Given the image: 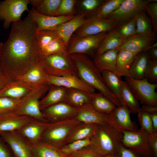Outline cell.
Wrapping results in <instances>:
<instances>
[{"mask_svg": "<svg viewBox=\"0 0 157 157\" xmlns=\"http://www.w3.org/2000/svg\"><path fill=\"white\" fill-rule=\"evenodd\" d=\"M36 24L29 15L13 23L9 36L2 42L0 67L10 79L39 62L35 47Z\"/></svg>", "mask_w": 157, "mask_h": 157, "instance_id": "obj_1", "label": "cell"}, {"mask_svg": "<svg viewBox=\"0 0 157 157\" xmlns=\"http://www.w3.org/2000/svg\"><path fill=\"white\" fill-rule=\"evenodd\" d=\"M76 66L78 76L87 84L99 90L117 107L122 105L107 86L101 72L87 55L74 53L69 55Z\"/></svg>", "mask_w": 157, "mask_h": 157, "instance_id": "obj_2", "label": "cell"}, {"mask_svg": "<svg viewBox=\"0 0 157 157\" xmlns=\"http://www.w3.org/2000/svg\"><path fill=\"white\" fill-rule=\"evenodd\" d=\"M122 133L108 123L98 124L91 138L90 147L100 156L114 155L118 146L122 144Z\"/></svg>", "mask_w": 157, "mask_h": 157, "instance_id": "obj_3", "label": "cell"}, {"mask_svg": "<svg viewBox=\"0 0 157 157\" xmlns=\"http://www.w3.org/2000/svg\"><path fill=\"white\" fill-rule=\"evenodd\" d=\"M80 123L75 118L49 123L42 134L41 142L59 149L66 144L72 132Z\"/></svg>", "mask_w": 157, "mask_h": 157, "instance_id": "obj_4", "label": "cell"}, {"mask_svg": "<svg viewBox=\"0 0 157 157\" xmlns=\"http://www.w3.org/2000/svg\"><path fill=\"white\" fill-rule=\"evenodd\" d=\"M39 62L45 72L49 75H78L74 63L67 52L39 56Z\"/></svg>", "mask_w": 157, "mask_h": 157, "instance_id": "obj_5", "label": "cell"}, {"mask_svg": "<svg viewBox=\"0 0 157 157\" xmlns=\"http://www.w3.org/2000/svg\"><path fill=\"white\" fill-rule=\"evenodd\" d=\"M49 87L48 85H44L36 87L28 95L20 99L13 112L19 115L47 121L44 118L40 109L39 101L41 97L48 91Z\"/></svg>", "mask_w": 157, "mask_h": 157, "instance_id": "obj_6", "label": "cell"}, {"mask_svg": "<svg viewBox=\"0 0 157 157\" xmlns=\"http://www.w3.org/2000/svg\"><path fill=\"white\" fill-rule=\"evenodd\" d=\"M108 32L83 36L72 35L67 47V54L76 53L93 55L99 47Z\"/></svg>", "mask_w": 157, "mask_h": 157, "instance_id": "obj_7", "label": "cell"}, {"mask_svg": "<svg viewBox=\"0 0 157 157\" xmlns=\"http://www.w3.org/2000/svg\"><path fill=\"white\" fill-rule=\"evenodd\" d=\"M121 131L122 145L132 149L141 157H153L149 143V134L140 129L136 131Z\"/></svg>", "mask_w": 157, "mask_h": 157, "instance_id": "obj_8", "label": "cell"}, {"mask_svg": "<svg viewBox=\"0 0 157 157\" xmlns=\"http://www.w3.org/2000/svg\"><path fill=\"white\" fill-rule=\"evenodd\" d=\"M153 0H124L118 8L106 19L114 21L119 26L145 11L147 4Z\"/></svg>", "mask_w": 157, "mask_h": 157, "instance_id": "obj_9", "label": "cell"}, {"mask_svg": "<svg viewBox=\"0 0 157 157\" xmlns=\"http://www.w3.org/2000/svg\"><path fill=\"white\" fill-rule=\"evenodd\" d=\"M125 79L139 101L144 105L157 107V83H150L146 78L137 79L128 77Z\"/></svg>", "mask_w": 157, "mask_h": 157, "instance_id": "obj_10", "label": "cell"}, {"mask_svg": "<svg viewBox=\"0 0 157 157\" xmlns=\"http://www.w3.org/2000/svg\"><path fill=\"white\" fill-rule=\"evenodd\" d=\"M30 0H5L0 1V19L3 26L8 29L13 23L21 21L25 11H29L28 5Z\"/></svg>", "mask_w": 157, "mask_h": 157, "instance_id": "obj_11", "label": "cell"}, {"mask_svg": "<svg viewBox=\"0 0 157 157\" xmlns=\"http://www.w3.org/2000/svg\"><path fill=\"white\" fill-rule=\"evenodd\" d=\"M118 26L114 21L102 18L96 15L87 19L83 24L76 31V35L86 36L108 32Z\"/></svg>", "mask_w": 157, "mask_h": 157, "instance_id": "obj_12", "label": "cell"}, {"mask_svg": "<svg viewBox=\"0 0 157 157\" xmlns=\"http://www.w3.org/2000/svg\"><path fill=\"white\" fill-rule=\"evenodd\" d=\"M78 111V109L74 108L65 102L54 104L41 110L44 118L49 123L75 118Z\"/></svg>", "mask_w": 157, "mask_h": 157, "instance_id": "obj_13", "label": "cell"}, {"mask_svg": "<svg viewBox=\"0 0 157 157\" xmlns=\"http://www.w3.org/2000/svg\"><path fill=\"white\" fill-rule=\"evenodd\" d=\"M15 157H33L27 142L15 131L0 132Z\"/></svg>", "mask_w": 157, "mask_h": 157, "instance_id": "obj_14", "label": "cell"}, {"mask_svg": "<svg viewBox=\"0 0 157 157\" xmlns=\"http://www.w3.org/2000/svg\"><path fill=\"white\" fill-rule=\"evenodd\" d=\"M46 84L48 85H54L62 86L68 89L79 90L90 93H94L96 90L86 83L77 75L63 76L48 75Z\"/></svg>", "mask_w": 157, "mask_h": 157, "instance_id": "obj_15", "label": "cell"}, {"mask_svg": "<svg viewBox=\"0 0 157 157\" xmlns=\"http://www.w3.org/2000/svg\"><path fill=\"white\" fill-rule=\"evenodd\" d=\"M49 123L33 118L21 128L15 131L27 142H41L42 134Z\"/></svg>", "mask_w": 157, "mask_h": 157, "instance_id": "obj_16", "label": "cell"}, {"mask_svg": "<svg viewBox=\"0 0 157 157\" xmlns=\"http://www.w3.org/2000/svg\"><path fill=\"white\" fill-rule=\"evenodd\" d=\"M28 14L36 24V32L42 30H52L58 25L71 19L74 17V15L55 16L44 15L38 13L33 7L28 11Z\"/></svg>", "mask_w": 157, "mask_h": 157, "instance_id": "obj_17", "label": "cell"}, {"mask_svg": "<svg viewBox=\"0 0 157 157\" xmlns=\"http://www.w3.org/2000/svg\"><path fill=\"white\" fill-rule=\"evenodd\" d=\"M130 110L122 105L117 107L110 115V124L120 131H136L138 129L131 120Z\"/></svg>", "mask_w": 157, "mask_h": 157, "instance_id": "obj_18", "label": "cell"}, {"mask_svg": "<svg viewBox=\"0 0 157 157\" xmlns=\"http://www.w3.org/2000/svg\"><path fill=\"white\" fill-rule=\"evenodd\" d=\"M48 75L44 72L38 63L24 72L11 78V80L20 81L35 87L46 84Z\"/></svg>", "mask_w": 157, "mask_h": 157, "instance_id": "obj_19", "label": "cell"}, {"mask_svg": "<svg viewBox=\"0 0 157 157\" xmlns=\"http://www.w3.org/2000/svg\"><path fill=\"white\" fill-rule=\"evenodd\" d=\"M75 118L80 123L88 124H109L110 120V115L97 111L93 108L90 103L78 108Z\"/></svg>", "mask_w": 157, "mask_h": 157, "instance_id": "obj_20", "label": "cell"}, {"mask_svg": "<svg viewBox=\"0 0 157 157\" xmlns=\"http://www.w3.org/2000/svg\"><path fill=\"white\" fill-rule=\"evenodd\" d=\"M85 16L80 14L71 19L58 25L52 30L54 31L63 40L67 47L69 40L75 31H77L86 19Z\"/></svg>", "mask_w": 157, "mask_h": 157, "instance_id": "obj_21", "label": "cell"}, {"mask_svg": "<svg viewBox=\"0 0 157 157\" xmlns=\"http://www.w3.org/2000/svg\"><path fill=\"white\" fill-rule=\"evenodd\" d=\"M33 118L14 112L0 114V132L17 130Z\"/></svg>", "mask_w": 157, "mask_h": 157, "instance_id": "obj_22", "label": "cell"}, {"mask_svg": "<svg viewBox=\"0 0 157 157\" xmlns=\"http://www.w3.org/2000/svg\"><path fill=\"white\" fill-rule=\"evenodd\" d=\"M155 39L136 34L126 39L117 50L139 54L145 51L149 46L153 43Z\"/></svg>", "mask_w": 157, "mask_h": 157, "instance_id": "obj_23", "label": "cell"}, {"mask_svg": "<svg viewBox=\"0 0 157 157\" xmlns=\"http://www.w3.org/2000/svg\"><path fill=\"white\" fill-rule=\"evenodd\" d=\"M36 87L18 81L10 80L0 91V97L21 99L28 95Z\"/></svg>", "mask_w": 157, "mask_h": 157, "instance_id": "obj_24", "label": "cell"}, {"mask_svg": "<svg viewBox=\"0 0 157 157\" xmlns=\"http://www.w3.org/2000/svg\"><path fill=\"white\" fill-rule=\"evenodd\" d=\"M48 93L39 101L41 110L54 104L65 102L68 89L64 87L50 85Z\"/></svg>", "mask_w": 157, "mask_h": 157, "instance_id": "obj_25", "label": "cell"}, {"mask_svg": "<svg viewBox=\"0 0 157 157\" xmlns=\"http://www.w3.org/2000/svg\"><path fill=\"white\" fill-rule=\"evenodd\" d=\"M138 54L124 50L118 51L115 69L113 72L119 77H130L129 69L134 60Z\"/></svg>", "mask_w": 157, "mask_h": 157, "instance_id": "obj_26", "label": "cell"}, {"mask_svg": "<svg viewBox=\"0 0 157 157\" xmlns=\"http://www.w3.org/2000/svg\"><path fill=\"white\" fill-rule=\"evenodd\" d=\"M118 52L116 49L107 51L100 55L95 56L93 62L101 73L105 71L113 72L116 68Z\"/></svg>", "mask_w": 157, "mask_h": 157, "instance_id": "obj_27", "label": "cell"}, {"mask_svg": "<svg viewBox=\"0 0 157 157\" xmlns=\"http://www.w3.org/2000/svg\"><path fill=\"white\" fill-rule=\"evenodd\" d=\"M150 59L148 51L138 54L132 62L129 69L130 77L141 79L145 78V73Z\"/></svg>", "mask_w": 157, "mask_h": 157, "instance_id": "obj_28", "label": "cell"}, {"mask_svg": "<svg viewBox=\"0 0 157 157\" xmlns=\"http://www.w3.org/2000/svg\"><path fill=\"white\" fill-rule=\"evenodd\" d=\"M93 94L79 90L68 89L65 102L74 108L78 109L90 103Z\"/></svg>", "mask_w": 157, "mask_h": 157, "instance_id": "obj_29", "label": "cell"}, {"mask_svg": "<svg viewBox=\"0 0 157 157\" xmlns=\"http://www.w3.org/2000/svg\"><path fill=\"white\" fill-rule=\"evenodd\" d=\"M27 142L33 157H69L62 154L59 149L42 142Z\"/></svg>", "mask_w": 157, "mask_h": 157, "instance_id": "obj_30", "label": "cell"}, {"mask_svg": "<svg viewBox=\"0 0 157 157\" xmlns=\"http://www.w3.org/2000/svg\"><path fill=\"white\" fill-rule=\"evenodd\" d=\"M125 40L118 35L115 28L108 31L97 51L95 56L100 55L108 51L117 49Z\"/></svg>", "mask_w": 157, "mask_h": 157, "instance_id": "obj_31", "label": "cell"}, {"mask_svg": "<svg viewBox=\"0 0 157 157\" xmlns=\"http://www.w3.org/2000/svg\"><path fill=\"white\" fill-rule=\"evenodd\" d=\"M97 125V124L80 123L72 132L66 144L76 140L91 138L96 132Z\"/></svg>", "mask_w": 157, "mask_h": 157, "instance_id": "obj_32", "label": "cell"}, {"mask_svg": "<svg viewBox=\"0 0 157 157\" xmlns=\"http://www.w3.org/2000/svg\"><path fill=\"white\" fill-rule=\"evenodd\" d=\"M90 104L97 111L108 115H110L117 107L115 104L100 92L92 94Z\"/></svg>", "mask_w": 157, "mask_h": 157, "instance_id": "obj_33", "label": "cell"}, {"mask_svg": "<svg viewBox=\"0 0 157 157\" xmlns=\"http://www.w3.org/2000/svg\"><path fill=\"white\" fill-rule=\"evenodd\" d=\"M121 95L123 105L127 107L131 113H136L140 110L139 101L126 83L123 81Z\"/></svg>", "mask_w": 157, "mask_h": 157, "instance_id": "obj_34", "label": "cell"}, {"mask_svg": "<svg viewBox=\"0 0 157 157\" xmlns=\"http://www.w3.org/2000/svg\"><path fill=\"white\" fill-rule=\"evenodd\" d=\"M108 88L123 105L121 92L122 81L113 72L105 71L101 73Z\"/></svg>", "mask_w": 157, "mask_h": 157, "instance_id": "obj_35", "label": "cell"}, {"mask_svg": "<svg viewBox=\"0 0 157 157\" xmlns=\"http://www.w3.org/2000/svg\"><path fill=\"white\" fill-rule=\"evenodd\" d=\"M136 34L155 38L154 34L152 24L145 11L138 15L136 19Z\"/></svg>", "mask_w": 157, "mask_h": 157, "instance_id": "obj_36", "label": "cell"}, {"mask_svg": "<svg viewBox=\"0 0 157 157\" xmlns=\"http://www.w3.org/2000/svg\"><path fill=\"white\" fill-rule=\"evenodd\" d=\"M67 47L62 39L58 36L51 40L41 51L39 57L59 54L67 52Z\"/></svg>", "mask_w": 157, "mask_h": 157, "instance_id": "obj_37", "label": "cell"}, {"mask_svg": "<svg viewBox=\"0 0 157 157\" xmlns=\"http://www.w3.org/2000/svg\"><path fill=\"white\" fill-rule=\"evenodd\" d=\"M62 0H40L37 6L34 8L36 11L44 15L55 16Z\"/></svg>", "mask_w": 157, "mask_h": 157, "instance_id": "obj_38", "label": "cell"}, {"mask_svg": "<svg viewBox=\"0 0 157 157\" xmlns=\"http://www.w3.org/2000/svg\"><path fill=\"white\" fill-rule=\"evenodd\" d=\"M58 36L56 33L52 30H45L36 32L35 47L38 56L43 49L51 40Z\"/></svg>", "mask_w": 157, "mask_h": 157, "instance_id": "obj_39", "label": "cell"}, {"mask_svg": "<svg viewBox=\"0 0 157 157\" xmlns=\"http://www.w3.org/2000/svg\"><path fill=\"white\" fill-rule=\"evenodd\" d=\"M104 0H82L78 2V9L80 14L90 17L96 15L97 11Z\"/></svg>", "mask_w": 157, "mask_h": 157, "instance_id": "obj_40", "label": "cell"}, {"mask_svg": "<svg viewBox=\"0 0 157 157\" xmlns=\"http://www.w3.org/2000/svg\"><path fill=\"white\" fill-rule=\"evenodd\" d=\"M91 138L74 141L65 144L59 150L64 155L68 156L72 154L91 145Z\"/></svg>", "mask_w": 157, "mask_h": 157, "instance_id": "obj_41", "label": "cell"}, {"mask_svg": "<svg viewBox=\"0 0 157 157\" xmlns=\"http://www.w3.org/2000/svg\"><path fill=\"white\" fill-rule=\"evenodd\" d=\"M124 0H106L98 8L96 15L99 17L106 19L112 13L119 7Z\"/></svg>", "mask_w": 157, "mask_h": 157, "instance_id": "obj_42", "label": "cell"}, {"mask_svg": "<svg viewBox=\"0 0 157 157\" xmlns=\"http://www.w3.org/2000/svg\"><path fill=\"white\" fill-rule=\"evenodd\" d=\"M137 15L115 28L117 33L123 39L125 40L136 34V22Z\"/></svg>", "mask_w": 157, "mask_h": 157, "instance_id": "obj_43", "label": "cell"}, {"mask_svg": "<svg viewBox=\"0 0 157 157\" xmlns=\"http://www.w3.org/2000/svg\"><path fill=\"white\" fill-rule=\"evenodd\" d=\"M77 1L76 0H62L56 16L73 15Z\"/></svg>", "mask_w": 157, "mask_h": 157, "instance_id": "obj_44", "label": "cell"}, {"mask_svg": "<svg viewBox=\"0 0 157 157\" xmlns=\"http://www.w3.org/2000/svg\"><path fill=\"white\" fill-rule=\"evenodd\" d=\"M140 129L151 134L154 133L153 125L150 116L147 112L140 109L137 113Z\"/></svg>", "mask_w": 157, "mask_h": 157, "instance_id": "obj_45", "label": "cell"}, {"mask_svg": "<svg viewBox=\"0 0 157 157\" xmlns=\"http://www.w3.org/2000/svg\"><path fill=\"white\" fill-rule=\"evenodd\" d=\"M21 99H13L5 97H0V114L13 112Z\"/></svg>", "mask_w": 157, "mask_h": 157, "instance_id": "obj_46", "label": "cell"}, {"mask_svg": "<svg viewBox=\"0 0 157 157\" xmlns=\"http://www.w3.org/2000/svg\"><path fill=\"white\" fill-rule=\"evenodd\" d=\"M157 0L148 3L146 6L145 10L149 14L151 21L154 34L156 36L157 33Z\"/></svg>", "mask_w": 157, "mask_h": 157, "instance_id": "obj_47", "label": "cell"}, {"mask_svg": "<svg viewBox=\"0 0 157 157\" xmlns=\"http://www.w3.org/2000/svg\"><path fill=\"white\" fill-rule=\"evenodd\" d=\"M145 78L148 79L153 83L157 81V61L150 59L145 73Z\"/></svg>", "mask_w": 157, "mask_h": 157, "instance_id": "obj_48", "label": "cell"}, {"mask_svg": "<svg viewBox=\"0 0 157 157\" xmlns=\"http://www.w3.org/2000/svg\"><path fill=\"white\" fill-rule=\"evenodd\" d=\"M114 156L115 157H141L133 151L122 144L117 147Z\"/></svg>", "mask_w": 157, "mask_h": 157, "instance_id": "obj_49", "label": "cell"}, {"mask_svg": "<svg viewBox=\"0 0 157 157\" xmlns=\"http://www.w3.org/2000/svg\"><path fill=\"white\" fill-rule=\"evenodd\" d=\"M141 109L149 114L152 121L154 132H157V107L144 105Z\"/></svg>", "mask_w": 157, "mask_h": 157, "instance_id": "obj_50", "label": "cell"}, {"mask_svg": "<svg viewBox=\"0 0 157 157\" xmlns=\"http://www.w3.org/2000/svg\"><path fill=\"white\" fill-rule=\"evenodd\" d=\"M69 157H100L90 146L78 151L68 156Z\"/></svg>", "mask_w": 157, "mask_h": 157, "instance_id": "obj_51", "label": "cell"}, {"mask_svg": "<svg viewBox=\"0 0 157 157\" xmlns=\"http://www.w3.org/2000/svg\"><path fill=\"white\" fill-rule=\"evenodd\" d=\"M149 141L153 157H157V132L149 134Z\"/></svg>", "mask_w": 157, "mask_h": 157, "instance_id": "obj_52", "label": "cell"}, {"mask_svg": "<svg viewBox=\"0 0 157 157\" xmlns=\"http://www.w3.org/2000/svg\"><path fill=\"white\" fill-rule=\"evenodd\" d=\"M0 157H15L8 146L0 136Z\"/></svg>", "mask_w": 157, "mask_h": 157, "instance_id": "obj_53", "label": "cell"}, {"mask_svg": "<svg viewBox=\"0 0 157 157\" xmlns=\"http://www.w3.org/2000/svg\"><path fill=\"white\" fill-rule=\"evenodd\" d=\"M10 81L9 78L3 69L0 67V91Z\"/></svg>", "mask_w": 157, "mask_h": 157, "instance_id": "obj_54", "label": "cell"}, {"mask_svg": "<svg viewBox=\"0 0 157 157\" xmlns=\"http://www.w3.org/2000/svg\"><path fill=\"white\" fill-rule=\"evenodd\" d=\"M151 60L157 61V47L149 49L147 51Z\"/></svg>", "mask_w": 157, "mask_h": 157, "instance_id": "obj_55", "label": "cell"}, {"mask_svg": "<svg viewBox=\"0 0 157 157\" xmlns=\"http://www.w3.org/2000/svg\"><path fill=\"white\" fill-rule=\"evenodd\" d=\"M2 42H0V58L1 56V50L2 46Z\"/></svg>", "mask_w": 157, "mask_h": 157, "instance_id": "obj_56", "label": "cell"}, {"mask_svg": "<svg viewBox=\"0 0 157 157\" xmlns=\"http://www.w3.org/2000/svg\"><path fill=\"white\" fill-rule=\"evenodd\" d=\"M100 157H115L113 155H108L104 156H100Z\"/></svg>", "mask_w": 157, "mask_h": 157, "instance_id": "obj_57", "label": "cell"}, {"mask_svg": "<svg viewBox=\"0 0 157 157\" xmlns=\"http://www.w3.org/2000/svg\"></svg>", "mask_w": 157, "mask_h": 157, "instance_id": "obj_58", "label": "cell"}]
</instances>
